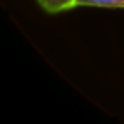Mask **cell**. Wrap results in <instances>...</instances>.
<instances>
[{
  "label": "cell",
  "instance_id": "1",
  "mask_svg": "<svg viewBox=\"0 0 124 124\" xmlns=\"http://www.w3.org/2000/svg\"><path fill=\"white\" fill-rule=\"evenodd\" d=\"M38 2L48 12H61L77 7V0H38Z\"/></svg>",
  "mask_w": 124,
  "mask_h": 124
},
{
  "label": "cell",
  "instance_id": "2",
  "mask_svg": "<svg viewBox=\"0 0 124 124\" xmlns=\"http://www.w3.org/2000/svg\"><path fill=\"white\" fill-rule=\"evenodd\" d=\"M82 7H107V9H124V0H77Z\"/></svg>",
  "mask_w": 124,
  "mask_h": 124
}]
</instances>
